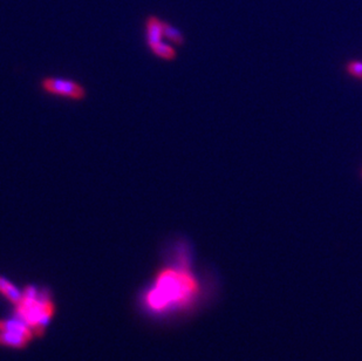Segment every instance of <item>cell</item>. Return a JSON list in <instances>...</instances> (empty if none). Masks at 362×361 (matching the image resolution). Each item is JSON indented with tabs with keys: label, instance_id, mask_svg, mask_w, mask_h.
Segmentation results:
<instances>
[{
	"label": "cell",
	"instance_id": "obj_2",
	"mask_svg": "<svg viewBox=\"0 0 362 361\" xmlns=\"http://www.w3.org/2000/svg\"><path fill=\"white\" fill-rule=\"evenodd\" d=\"M14 311V318L25 323L34 336H41L55 312V306L47 291L29 285L21 292Z\"/></svg>",
	"mask_w": 362,
	"mask_h": 361
},
{
	"label": "cell",
	"instance_id": "obj_8",
	"mask_svg": "<svg viewBox=\"0 0 362 361\" xmlns=\"http://www.w3.org/2000/svg\"><path fill=\"white\" fill-rule=\"evenodd\" d=\"M163 35L174 45H182L184 42V36L182 32L165 21H163Z\"/></svg>",
	"mask_w": 362,
	"mask_h": 361
},
{
	"label": "cell",
	"instance_id": "obj_9",
	"mask_svg": "<svg viewBox=\"0 0 362 361\" xmlns=\"http://www.w3.org/2000/svg\"><path fill=\"white\" fill-rule=\"evenodd\" d=\"M348 71H350L351 74L354 75V77L362 78V62L359 61L351 62V64L348 65Z\"/></svg>",
	"mask_w": 362,
	"mask_h": 361
},
{
	"label": "cell",
	"instance_id": "obj_3",
	"mask_svg": "<svg viewBox=\"0 0 362 361\" xmlns=\"http://www.w3.org/2000/svg\"><path fill=\"white\" fill-rule=\"evenodd\" d=\"M40 88L49 97L68 101H82L87 97L85 86L69 78L45 77L40 81Z\"/></svg>",
	"mask_w": 362,
	"mask_h": 361
},
{
	"label": "cell",
	"instance_id": "obj_6",
	"mask_svg": "<svg viewBox=\"0 0 362 361\" xmlns=\"http://www.w3.org/2000/svg\"><path fill=\"white\" fill-rule=\"evenodd\" d=\"M149 49H150V52L156 56V58L161 59V60H164V61L174 60V59L176 58V55H177L174 46L170 44H167V42H164V41H159V42H157V44L150 46Z\"/></svg>",
	"mask_w": 362,
	"mask_h": 361
},
{
	"label": "cell",
	"instance_id": "obj_5",
	"mask_svg": "<svg viewBox=\"0 0 362 361\" xmlns=\"http://www.w3.org/2000/svg\"><path fill=\"white\" fill-rule=\"evenodd\" d=\"M163 20L156 16H149L145 22V40L148 47L163 41Z\"/></svg>",
	"mask_w": 362,
	"mask_h": 361
},
{
	"label": "cell",
	"instance_id": "obj_4",
	"mask_svg": "<svg viewBox=\"0 0 362 361\" xmlns=\"http://www.w3.org/2000/svg\"><path fill=\"white\" fill-rule=\"evenodd\" d=\"M33 331L21 320H0V345L12 349H24L32 340Z\"/></svg>",
	"mask_w": 362,
	"mask_h": 361
},
{
	"label": "cell",
	"instance_id": "obj_7",
	"mask_svg": "<svg viewBox=\"0 0 362 361\" xmlns=\"http://www.w3.org/2000/svg\"><path fill=\"white\" fill-rule=\"evenodd\" d=\"M0 292L7 298V299L13 304H16L21 298V292L16 289L11 281L0 277Z\"/></svg>",
	"mask_w": 362,
	"mask_h": 361
},
{
	"label": "cell",
	"instance_id": "obj_1",
	"mask_svg": "<svg viewBox=\"0 0 362 361\" xmlns=\"http://www.w3.org/2000/svg\"><path fill=\"white\" fill-rule=\"evenodd\" d=\"M198 291V281L184 263L159 271L154 286L145 293L144 301L150 311L164 312L188 306L195 300Z\"/></svg>",
	"mask_w": 362,
	"mask_h": 361
}]
</instances>
